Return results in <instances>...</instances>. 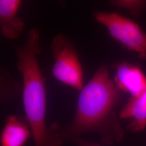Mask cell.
Instances as JSON below:
<instances>
[{
  "label": "cell",
  "instance_id": "6da1fadb",
  "mask_svg": "<svg viewBox=\"0 0 146 146\" xmlns=\"http://www.w3.org/2000/svg\"><path fill=\"white\" fill-rule=\"evenodd\" d=\"M120 90L102 65L80 91L71 123L62 126L55 122L49 127L52 146L75 142L87 133L99 134L108 145L121 140L124 132L114 111L121 101Z\"/></svg>",
  "mask_w": 146,
  "mask_h": 146
},
{
  "label": "cell",
  "instance_id": "7a4b0ae2",
  "mask_svg": "<svg viewBox=\"0 0 146 146\" xmlns=\"http://www.w3.org/2000/svg\"><path fill=\"white\" fill-rule=\"evenodd\" d=\"M40 32L31 28L26 42L16 47L17 66L23 78V102L35 146H52L46 125L47 97L44 78L37 61L40 54Z\"/></svg>",
  "mask_w": 146,
  "mask_h": 146
},
{
  "label": "cell",
  "instance_id": "3957f363",
  "mask_svg": "<svg viewBox=\"0 0 146 146\" xmlns=\"http://www.w3.org/2000/svg\"><path fill=\"white\" fill-rule=\"evenodd\" d=\"M50 49L54 59L52 74L61 83L81 91L84 73L75 47L68 37L59 34L53 37Z\"/></svg>",
  "mask_w": 146,
  "mask_h": 146
},
{
  "label": "cell",
  "instance_id": "277c9868",
  "mask_svg": "<svg viewBox=\"0 0 146 146\" xmlns=\"http://www.w3.org/2000/svg\"><path fill=\"white\" fill-rule=\"evenodd\" d=\"M93 16L114 39L146 60V34L137 23L116 13L96 11Z\"/></svg>",
  "mask_w": 146,
  "mask_h": 146
},
{
  "label": "cell",
  "instance_id": "5b68a950",
  "mask_svg": "<svg viewBox=\"0 0 146 146\" xmlns=\"http://www.w3.org/2000/svg\"><path fill=\"white\" fill-rule=\"evenodd\" d=\"M114 76L115 85L119 90L131 94V97L139 96L146 88V78L140 67L125 62L116 63Z\"/></svg>",
  "mask_w": 146,
  "mask_h": 146
},
{
  "label": "cell",
  "instance_id": "8992f818",
  "mask_svg": "<svg viewBox=\"0 0 146 146\" xmlns=\"http://www.w3.org/2000/svg\"><path fill=\"white\" fill-rule=\"evenodd\" d=\"M21 3V0L0 1V31L7 39L17 38L25 29L24 20L17 15Z\"/></svg>",
  "mask_w": 146,
  "mask_h": 146
},
{
  "label": "cell",
  "instance_id": "52a82bcc",
  "mask_svg": "<svg viewBox=\"0 0 146 146\" xmlns=\"http://www.w3.org/2000/svg\"><path fill=\"white\" fill-rule=\"evenodd\" d=\"M31 135V128L25 120L19 116H8L1 133V146H23Z\"/></svg>",
  "mask_w": 146,
  "mask_h": 146
},
{
  "label": "cell",
  "instance_id": "ba28073f",
  "mask_svg": "<svg viewBox=\"0 0 146 146\" xmlns=\"http://www.w3.org/2000/svg\"><path fill=\"white\" fill-rule=\"evenodd\" d=\"M121 119H129L127 129L136 133L146 127V88L137 96L131 97L122 108L120 114Z\"/></svg>",
  "mask_w": 146,
  "mask_h": 146
},
{
  "label": "cell",
  "instance_id": "9c48e42d",
  "mask_svg": "<svg viewBox=\"0 0 146 146\" xmlns=\"http://www.w3.org/2000/svg\"><path fill=\"white\" fill-rule=\"evenodd\" d=\"M110 3L114 6L123 8L129 11L134 15H139L146 5L142 1H112Z\"/></svg>",
  "mask_w": 146,
  "mask_h": 146
},
{
  "label": "cell",
  "instance_id": "30bf717a",
  "mask_svg": "<svg viewBox=\"0 0 146 146\" xmlns=\"http://www.w3.org/2000/svg\"><path fill=\"white\" fill-rule=\"evenodd\" d=\"M75 143H77L78 146H101L97 143L88 142L87 141L84 140L82 138L78 139V141L75 142Z\"/></svg>",
  "mask_w": 146,
  "mask_h": 146
}]
</instances>
